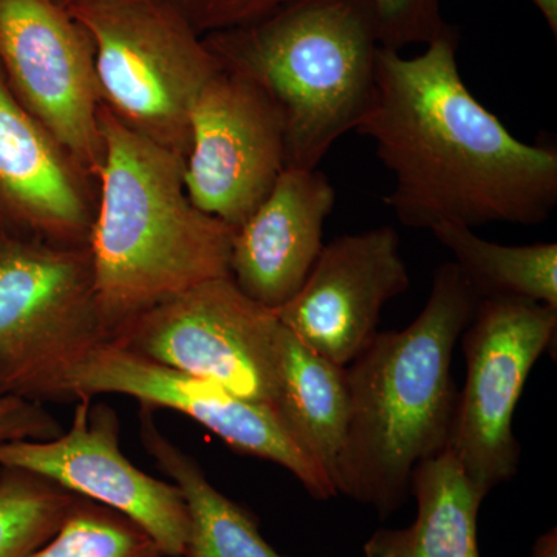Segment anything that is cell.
<instances>
[{"label": "cell", "mask_w": 557, "mask_h": 557, "mask_svg": "<svg viewBox=\"0 0 557 557\" xmlns=\"http://www.w3.org/2000/svg\"><path fill=\"white\" fill-rule=\"evenodd\" d=\"M76 496L33 472L0 468V557H32L60 528Z\"/></svg>", "instance_id": "obj_20"}, {"label": "cell", "mask_w": 557, "mask_h": 557, "mask_svg": "<svg viewBox=\"0 0 557 557\" xmlns=\"http://www.w3.org/2000/svg\"><path fill=\"white\" fill-rule=\"evenodd\" d=\"M536 7L539 13L542 14L544 21L547 22L549 32L553 36L557 35V0H531Z\"/></svg>", "instance_id": "obj_26"}, {"label": "cell", "mask_w": 557, "mask_h": 557, "mask_svg": "<svg viewBox=\"0 0 557 557\" xmlns=\"http://www.w3.org/2000/svg\"><path fill=\"white\" fill-rule=\"evenodd\" d=\"M450 32L413 58L380 47L372 104L359 135L394 174L383 197L399 223L541 225L557 203L556 149L520 141L471 94Z\"/></svg>", "instance_id": "obj_1"}, {"label": "cell", "mask_w": 557, "mask_h": 557, "mask_svg": "<svg viewBox=\"0 0 557 557\" xmlns=\"http://www.w3.org/2000/svg\"><path fill=\"white\" fill-rule=\"evenodd\" d=\"M530 557H557V531L556 528L542 534L534 542L533 552Z\"/></svg>", "instance_id": "obj_25"}, {"label": "cell", "mask_w": 557, "mask_h": 557, "mask_svg": "<svg viewBox=\"0 0 557 557\" xmlns=\"http://www.w3.org/2000/svg\"><path fill=\"white\" fill-rule=\"evenodd\" d=\"M332 183L318 170H285L231 242L230 274L256 302L278 310L309 277L322 230L335 207Z\"/></svg>", "instance_id": "obj_14"}, {"label": "cell", "mask_w": 557, "mask_h": 557, "mask_svg": "<svg viewBox=\"0 0 557 557\" xmlns=\"http://www.w3.org/2000/svg\"><path fill=\"white\" fill-rule=\"evenodd\" d=\"M0 58L47 134L81 163L100 166L94 49L57 0H0Z\"/></svg>", "instance_id": "obj_12"}, {"label": "cell", "mask_w": 557, "mask_h": 557, "mask_svg": "<svg viewBox=\"0 0 557 557\" xmlns=\"http://www.w3.org/2000/svg\"><path fill=\"white\" fill-rule=\"evenodd\" d=\"M91 399H76L72 424L54 438L2 443L0 468L24 469L113 509L143 528L164 557H185L189 519L182 491L121 453L119 416Z\"/></svg>", "instance_id": "obj_11"}, {"label": "cell", "mask_w": 557, "mask_h": 557, "mask_svg": "<svg viewBox=\"0 0 557 557\" xmlns=\"http://www.w3.org/2000/svg\"><path fill=\"white\" fill-rule=\"evenodd\" d=\"M207 46L223 69L255 81L277 106L287 170H318L375 95L381 46L366 0H292Z\"/></svg>", "instance_id": "obj_4"}, {"label": "cell", "mask_w": 557, "mask_h": 557, "mask_svg": "<svg viewBox=\"0 0 557 557\" xmlns=\"http://www.w3.org/2000/svg\"><path fill=\"white\" fill-rule=\"evenodd\" d=\"M287 170L284 120L255 81L220 70L189 115L186 193L200 211L237 228Z\"/></svg>", "instance_id": "obj_10"}, {"label": "cell", "mask_w": 557, "mask_h": 557, "mask_svg": "<svg viewBox=\"0 0 557 557\" xmlns=\"http://www.w3.org/2000/svg\"><path fill=\"white\" fill-rule=\"evenodd\" d=\"M281 333L276 310L256 302L233 277L225 276L152 307L112 341L166 368L273 408Z\"/></svg>", "instance_id": "obj_7"}, {"label": "cell", "mask_w": 557, "mask_h": 557, "mask_svg": "<svg viewBox=\"0 0 557 557\" xmlns=\"http://www.w3.org/2000/svg\"><path fill=\"white\" fill-rule=\"evenodd\" d=\"M115 394L141 408L171 409L189 417L230 448L287 469L317 500L338 496L324 469L289 434L276 410L248 401L211 381L196 379L106 341L69 366L51 384L50 399Z\"/></svg>", "instance_id": "obj_9"}, {"label": "cell", "mask_w": 557, "mask_h": 557, "mask_svg": "<svg viewBox=\"0 0 557 557\" xmlns=\"http://www.w3.org/2000/svg\"><path fill=\"white\" fill-rule=\"evenodd\" d=\"M409 285L397 231L381 226L324 245L298 295L276 313L311 350L346 368L379 333L384 306Z\"/></svg>", "instance_id": "obj_13"}, {"label": "cell", "mask_w": 557, "mask_h": 557, "mask_svg": "<svg viewBox=\"0 0 557 557\" xmlns=\"http://www.w3.org/2000/svg\"><path fill=\"white\" fill-rule=\"evenodd\" d=\"M292 0H180L175 9L194 30H237L276 13Z\"/></svg>", "instance_id": "obj_23"}, {"label": "cell", "mask_w": 557, "mask_h": 557, "mask_svg": "<svg viewBox=\"0 0 557 557\" xmlns=\"http://www.w3.org/2000/svg\"><path fill=\"white\" fill-rule=\"evenodd\" d=\"M89 36L101 97L129 126L182 153L189 115L222 70L168 0H83L67 9Z\"/></svg>", "instance_id": "obj_5"}, {"label": "cell", "mask_w": 557, "mask_h": 557, "mask_svg": "<svg viewBox=\"0 0 557 557\" xmlns=\"http://www.w3.org/2000/svg\"><path fill=\"white\" fill-rule=\"evenodd\" d=\"M101 203L89 236L95 299L110 341L186 289L231 276L234 228L185 188L182 153L100 113Z\"/></svg>", "instance_id": "obj_2"}, {"label": "cell", "mask_w": 557, "mask_h": 557, "mask_svg": "<svg viewBox=\"0 0 557 557\" xmlns=\"http://www.w3.org/2000/svg\"><path fill=\"white\" fill-rule=\"evenodd\" d=\"M416 520L381 528L364 544V557H482L480 505L487 494L465 472L448 448L420 461L410 475Z\"/></svg>", "instance_id": "obj_16"}, {"label": "cell", "mask_w": 557, "mask_h": 557, "mask_svg": "<svg viewBox=\"0 0 557 557\" xmlns=\"http://www.w3.org/2000/svg\"><path fill=\"white\" fill-rule=\"evenodd\" d=\"M273 409L336 490L351 417L347 370L311 350L284 325Z\"/></svg>", "instance_id": "obj_17"}, {"label": "cell", "mask_w": 557, "mask_h": 557, "mask_svg": "<svg viewBox=\"0 0 557 557\" xmlns=\"http://www.w3.org/2000/svg\"><path fill=\"white\" fill-rule=\"evenodd\" d=\"M448 248L480 299L520 298L557 310V245L522 247L482 239L472 228L443 223L431 230Z\"/></svg>", "instance_id": "obj_19"}, {"label": "cell", "mask_w": 557, "mask_h": 557, "mask_svg": "<svg viewBox=\"0 0 557 557\" xmlns=\"http://www.w3.org/2000/svg\"><path fill=\"white\" fill-rule=\"evenodd\" d=\"M62 429L57 418L35 399L0 395V445L17 440H50Z\"/></svg>", "instance_id": "obj_24"}, {"label": "cell", "mask_w": 557, "mask_h": 557, "mask_svg": "<svg viewBox=\"0 0 557 557\" xmlns=\"http://www.w3.org/2000/svg\"><path fill=\"white\" fill-rule=\"evenodd\" d=\"M0 196L40 228L65 236L87 228L83 196L57 143L14 100L2 79Z\"/></svg>", "instance_id": "obj_15"}, {"label": "cell", "mask_w": 557, "mask_h": 557, "mask_svg": "<svg viewBox=\"0 0 557 557\" xmlns=\"http://www.w3.org/2000/svg\"><path fill=\"white\" fill-rule=\"evenodd\" d=\"M557 310L520 298L480 299L461 333L467 383L457 395L450 453L490 494L518 472L520 446L512 418L531 369L555 339Z\"/></svg>", "instance_id": "obj_8"}, {"label": "cell", "mask_w": 557, "mask_h": 557, "mask_svg": "<svg viewBox=\"0 0 557 557\" xmlns=\"http://www.w3.org/2000/svg\"><path fill=\"white\" fill-rule=\"evenodd\" d=\"M106 341L89 252L0 244V395L46 401L58 375Z\"/></svg>", "instance_id": "obj_6"}, {"label": "cell", "mask_w": 557, "mask_h": 557, "mask_svg": "<svg viewBox=\"0 0 557 557\" xmlns=\"http://www.w3.org/2000/svg\"><path fill=\"white\" fill-rule=\"evenodd\" d=\"M32 557H164L137 523L108 507L76 497L67 516Z\"/></svg>", "instance_id": "obj_21"}, {"label": "cell", "mask_w": 557, "mask_h": 557, "mask_svg": "<svg viewBox=\"0 0 557 557\" xmlns=\"http://www.w3.org/2000/svg\"><path fill=\"white\" fill-rule=\"evenodd\" d=\"M139 438L185 498L189 519L185 557H285L263 539L252 516L220 493L200 465L160 431L152 410L141 408Z\"/></svg>", "instance_id": "obj_18"}, {"label": "cell", "mask_w": 557, "mask_h": 557, "mask_svg": "<svg viewBox=\"0 0 557 557\" xmlns=\"http://www.w3.org/2000/svg\"><path fill=\"white\" fill-rule=\"evenodd\" d=\"M61 7H64L65 10L70 9V7L76 5V3L83 2V0H57Z\"/></svg>", "instance_id": "obj_27"}, {"label": "cell", "mask_w": 557, "mask_h": 557, "mask_svg": "<svg viewBox=\"0 0 557 557\" xmlns=\"http://www.w3.org/2000/svg\"><path fill=\"white\" fill-rule=\"evenodd\" d=\"M372 10L380 46L401 50L434 42L454 28L442 14V0H366Z\"/></svg>", "instance_id": "obj_22"}, {"label": "cell", "mask_w": 557, "mask_h": 557, "mask_svg": "<svg viewBox=\"0 0 557 557\" xmlns=\"http://www.w3.org/2000/svg\"><path fill=\"white\" fill-rule=\"evenodd\" d=\"M479 302L456 263H443L412 324L376 333L350 362L351 417L338 494L387 518L408 500L413 468L448 446L457 405L454 348Z\"/></svg>", "instance_id": "obj_3"}]
</instances>
